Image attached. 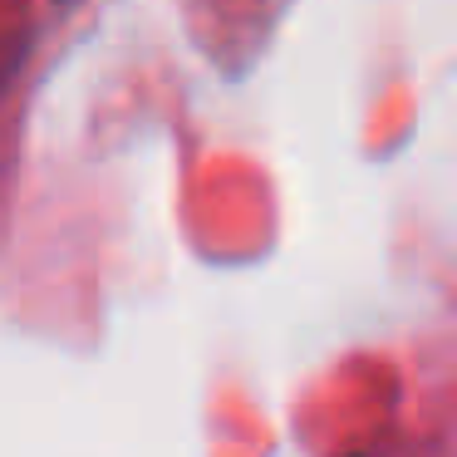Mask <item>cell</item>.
Returning a JSON list of instances; mask_svg holds the SVG:
<instances>
[{"instance_id":"6da1fadb","label":"cell","mask_w":457,"mask_h":457,"mask_svg":"<svg viewBox=\"0 0 457 457\" xmlns=\"http://www.w3.org/2000/svg\"><path fill=\"white\" fill-rule=\"evenodd\" d=\"M54 5H60V11H70V5H79V0H54Z\"/></svg>"}]
</instances>
